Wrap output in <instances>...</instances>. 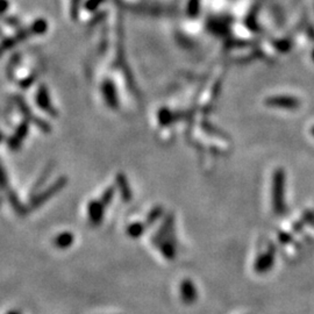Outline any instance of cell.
I'll return each mask as SVG.
<instances>
[{
	"label": "cell",
	"mask_w": 314,
	"mask_h": 314,
	"mask_svg": "<svg viewBox=\"0 0 314 314\" xmlns=\"http://www.w3.org/2000/svg\"><path fill=\"white\" fill-rule=\"evenodd\" d=\"M66 184H67L66 178H60L59 181H56L51 186H49L47 190H44L43 192L34 197L32 199V208L39 207L40 205H42L43 202L47 201L48 199H50L54 194H56L57 192H59V191L62 190Z\"/></svg>",
	"instance_id": "1"
},
{
	"label": "cell",
	"mask_w": 314,
	"mask_h": 314,
	"mask_svg": "<svg viewBox=\"0 0 314 314\" xmlns=\"http://www.w3.org/2000/svg\"><path fill=\"white\" fill-rule=\"evenodd\" d=\"M105 206L100 200H92L87 207V214H89V220L93 226H98L102 221L104 218Z\"/></svg>",
	"instance_id": "2"
},
{
	"label": "cell",
	"mask_w": 314,
	"mask_h": 314,
	"mask_svg": "<svg viewBox=\"0 0 314 314\" xmlns=\"http://www.w3.org/2000/svg\"><path fill=\"white\" fill-rule=\"evenodd\" d=\"M275 211L281 212L284 208L283 202V190H284V175L283 172H278L275 178Z\"/></svg>",
	"instance_id": "3"
},
{
	"label": "cell",
	"mask_w": 314,
	"mask_h": 314,
	"mask_svg": "<svg viewBox=\"0 0 314 314\" xmlns=\"http://www.w3.org/2000/svg\"><path fill=\"white\" fill-rule=\"evenodd\" d=\"M27 133H28V125L25 122V124L19 126V128L17 129V132H15L14 136L9 141L10 148L15 150V149H18L19 147H20V144L22 143V141H24Z\"/></svg>",
	"instance_id": "4"
},
{
	"label": "cell",
	"mask_w": 314,
	"mask_h": 314,
	"mask_svg": "<svg viewBox=\"0 0 314 314\" xmlns=\"http://www.w3.org/2000/svg\"><path fill=\"white\" fill-rule=\"evenodd\" d=\"M36 100H37V104H39V106L41 107L42 110H44L45 112H48V113L53 114V116H55V110L53 109V106L50 104V99H49V95H48L47 91H45L44 87H41V89L39 90Z\"/></svg>",
	"instance_id": "5"
},
{
	"label": "cell",
	"mask_w": 314,
	"mask_h": 314,
	"mask_svg": "<svg viewBox=\"0 0 314 314\" xmlns=\"http://www.w3.org/2000/svg\"><path fill=\"white\" fill-rule=\"evenodd\" d=\"M117 187H118V190L120 191L121 198L124 199L125 201H128L129 199L132 198L131 187H129L127 179H126V177H125L124 175H119L118 176V178H117Z\"/></svg>",
	"instance_id": "6"
},
{
	"label": "cell",
	"mask_w": 314,
	"mask_h": 314,
	"mask_svg": "<svg viewBox=\"0 0 314 314\" xmlns=\"http://www.w3.org/2000/svg\"><path fill=\"white\" fill-rule=\"evenodd\" d=\"M102 91H104V97L106 99V102L109 104L110 107L112 109H117L118 107V98L116 94V89H114L112 84L110 82H107L104 87H102Z\"/></svg>",
	"instance_id": "7"
},
{
	"label": "cell",
	"mask_w": 314,
	"mask_h": 314,
	"mask_svg": "<svg viewBox=\"0 0 314 314\" xmlns=\"http://www.w3.org/2000/svg\"><path fill=\"white\" fill-rule=\"evenodd\" d=\"M74 240L75 237L70 232H64L54 239V244H55V247L60 249H67L74 243Z\"/></svg>",
	"instance_id": "8"
},
{
	"label": "cell",
	"mask_w": 314,
	"mask_h": 314,
	"mask_svg": "<svg viewBox=\"0 0 314 314\" xmlns=\"http://www.w3.org/2000/svg\"><path fill=\"white\" fill-rule=\"evenodd\" d=\"M182 297L186 302L193 301L194 298H196V290H194V286L190 281L184 282L182 284Z\"/></svg>",
	"instance_id": "9"
},
{
	"label": "cell",
	"mask_w": 314,
	"mask_h": 314,
	"mask_svg": "<svg viewBox=\"0 0 314 314\" xmlns=\"http://www.w3.org/2000/svg\"><path fill=\"white\" fill-rule=\"evenodd\" d=\"M143 232H144V225L141 223H135V224L129 225L127 228L128 235L131 237H134V239H136V237L142 235Z\"/></svg>",
	"instance_id": "10"
},
{
	"label": "cell",
	"mask_w": 314,
	"mask_h": 314,
	"mask_svg": "<svg viewBox=\"0 0 314 314\" xmlns=\"http://www.w3.org/2000/svg\"><path fill=\"white\" fill-rule=\"evenodd\" d=\"M114 193H116V189H114V187H109V189H107L105 192L102 193L100 201L102 202V204H104L105 207H106L107 205H110L111 201L113 200Z\"/></svg>",
	"instance_id": "11"
},
{
	"label": "cell",
	"mask_w": 314,
	"mask_h": 314,
	"mask_svg": "<svg viewBox=\"0 0 314 314\" xmlns=\"http://www.w3.org/2000/svg\"><path fill=\"white\" fill-rule=\"evenodd\" d=\"M9 184V178H7V175L4 168L0 167V189H4V187L7 186Z\"/></svg>",
	"instance_id": "12"
},
{
	"label": "cell",
	"mask_w": 314,
	"mask_h": 314,
	"mask_svg": "<svg viewBox=\"0 0 314 314\" xmlns=\"http://www.w3.org/2000/svg\"><path fill=\"white\" fill-rule=\"evenodd\" d=\"M104 0H89L86 4V9L89 11H94L99 6V4H101Z\"/></svg>",
	"instance_id": "13"
},
{
	"label": "cell",
	"mask_w": 314,
	"mask_h": 314,
	"mask_svg": "<svg viewBox=\"0 0 314 314\" xmlns=\"http://www.w3.org/2000/svg\"><path fill=\"white\" fill-rule=\"evenodd\" d=\"M161 213H162V208H155L154 211H152V213H150L151 216L149 217V221H151V223L152 221H155L157 218L160 217Z\"/></svg>",
	"instance_id": "14"
},
{
	"label": "cell",
	"mask_w": 314,
	"mask_h": 314,
	"mask_svg": "<svg viewBox=\"0 0 314 314\" xmlns=\"http://www.w3.org/2000/svg\"><path fill=\"white\" fill-rule=\"evenodd\" d=\"M7 314H19L18 312H15V311H11V312H9Z\"/></svg>",
	"instance_id": "15"
},
{
	"label": "cell",
	"mask_w": 314,
	"mask_h": 314,
	"mask_svg": "<svg viewBox=\"0 0 314 314\" xmlns=\"http://www.w3.org/2000/svg\"><path fill=\"white\" fill-rule=\"evenodd\" d=\"M3 139H4V135H3V134H2V133H0V141H2Z\"/></svg>",
	"instance_id": "16"
}]
</instances>
